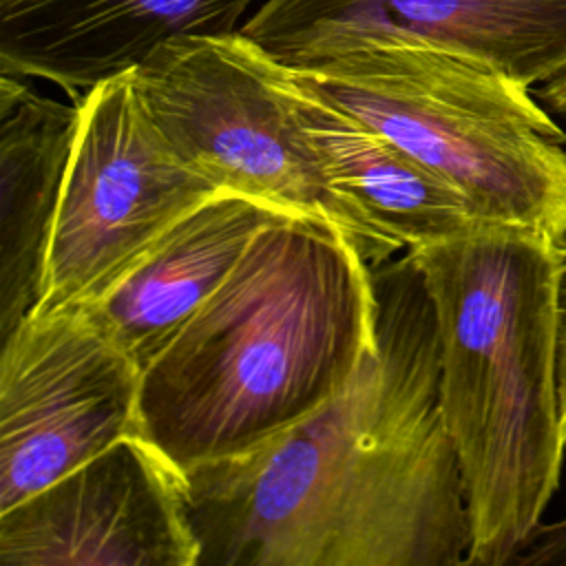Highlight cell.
Masks as SVG:
<instances>
[{"label":"cell","instance_id":"277c9868","mask_svg":"<svg viewBox=\"0 0 566 566\" xmlns=\"http://www.w3.org/2000/svg\"><path fill=\"white\" fill-rule=\"evenodd\" d=\"M292 71L451 186L478 221L566 243V133L528 86L413 42H371Z\"/></svg>","mask_w":566,"mask_h":566},{"label":"cell","instance_id":"8fae6325","mask_svg":"<svg viewBox=\"0 0 566 566\" xmlns=\"http://www.w3.org/2000/svg\"><path fill=\"white\" fill-rule=\"evenodd\" d=\"M283 210L219 190L177 219L84 307L144 371L223 285L254 234Z\"/></svg>","mask_w":566,"mask_h":566},{"label":"cell","instance_id":"9a60e30c","mask_svg":"<svg viewBox=\"0 0 566 566\" xmlns=\"http://www.w3.org/2000/svg\"><path fill=\"white\" fill-rule=\"evenodd\" d=\"M557 387H559V422L566 440V243L559 250V294H557Z\"/></svg>","mask_w":566,"mask_h":566},{"label":"cell","instance_id":"5b68a950","mask_svg":"<svg viewBox=\"0 0 566 566\" xmlns=\"http://www.w3.org/2000/svg\"><path fill=\"white\" fill-rule=\"evenodd\" d=\"M170 148L217 188L340 230L371 268L398 252L332 184L283 82V64L254 40L181 38L130 71Z\"/></svg>","mask_w":566,"mask_h":566},{"label":"cell","instance_id":"2e32d148","mask_svg":"<svg viewBox=\"0 0 566 566\" xmlns=\"http://www.w3.org/2000/svg\"><path fill=\"white\" fill-rule=\"evenodd\" d=\"M542 102L553 111L557 113L562 119H566V73L548 84H544L542 93H539Z\"/></svg>","mask_w":566,"mask_h":566},{"label":"cell","instance_id":"7c38bea8","mask_svg":"<svg viewBox=\"0 0 566 566\" xmlns=\"http://www.w3.org/2000/svg\"><path fill=\"white\" fill-rule=\"evenodd\" d=\"M77 102L60 104L0 71V332L9 336L35 307Z\"/></svg>","mask_w":566,"mask_h":566},{"label":"cell","instance_id":"8992f818","mask_svg":"<svg viewBox=\"0 0 566 566\" xmlns=\"http://www.w3.org/2000/svg\"><path fill=\"white\" fill-rule=\"evenodd\" d=\"M75 102L77 128L31 312L99 298L177 219L221 190L170 148L130 73Z\"/></svg>","mask_w":566,"mask_h":566},{"label":"cell","instance_id":"6da1fadb","mask_svg":"<svg viewBox=\"0 0 566 566\" xmlns=\"http://www.w3.org/2000/svg\"><path fill=\"white\" fill-rule=\"evenodd\" d=\"M369 272L376 340L349 385L259 447L184 473L197 566H455L469 553L422 272L409 250Z\"/></svg>","mask_w":566,"mask_h":566},{"label":"cell","instance_id":"52a82bcc","mask_svg":"<svg viewBox=\"0 0 566 566\" xmlns=\"http://www.w3.org/2000/svg\"><path fill=\"white\" fill-rule=\"evenodd\" d=\"M142 369L84 305L31 312L2 338L0 511L142 436Z\"/></svg>","mask_w":566,"mask_h":566},{"label":"cell","instance_id":"ba28073f","mask_svg":"<svg viewBox=\"0 0 566 566\" xmlns=\"http://www.w3.org/2000/svg\"><path fill=\"white\" fill-rule=\"evenodd\" d=\"M239 31L290 69L413 42L528 88L566 73V0H265Z\"/></svg>","mask_w":566,"mask_h":566},{"label":"cell","instance_id":"30bf717a","mask_svg":"<svg viewBox=\"0 0 566 566\" xmlns=\"http://www.w3.org/2000/svg\"><path fill=\"white\" fill-rule=\"evenodd\" d=\"M254 0H0V71L77 95L181 38L230 35Z\"/></svg>","mask_w":566,"mask_h":566},{"label":"cell","instance_id":"3957f363","mask_svg":"<svg viewBox=\"0 0 566 566\" xmlns=\"http://www.w3.org/2000/svg\"><path fill=\"white\" fill-rule=\"evenodd\" d=\"M559 250L533 230L482 221L409 250L436 314L440 409L464 480L469 553L480 557L542 522L559 486Z\"/></svg>","mask_w":566,"mask_h":566},{"label":"cell","instance_id":"7a4b0ae2","mask_svg":"<svg viewBox=\"0 0 566 566\" xmlns=\"http://www.w3.org/2000/svg\"><path fill=\"white\" fill-rule=\"evenodd\" d=\"M376 340L369 265L332 223L283 212L142 371L139 427L181 475L287 431Z\"/></svg>","mask_w":566,"mask_h":566},{"label":"cell","instance_id":"5bb4252c","mask_svg":"<svg viewBox=\"0 0 566 566\" xmlns=\"http://www.w3.org/2000/svg\"><path fill=\"white\" fill-rule=\"evenodd\" d=\"M455 566H566V513L555 522H537L495 557L467 553Z\"/></svg>","mask_w":566,"mask_h":566},{"label":"cell","instance_id":"4fadbf2b","mask_svg":"<svg viewBox=\"0 0 566 566\" xmlns=\"http://www.w3.org/2000/svg\"><path fill=\"white\" fill-rule=\"evenodd\" d=\"M294 113L332 184L402 250L480 223L467 201L394 142L336 108L283 66Z\"/></svg>","mask_w":566,"mask_h":566},{"label":"cell","instance_id":"9c48e42d","mask_svg":"<svg viewBox=\"0 0 566 566\" xmlns=\"http://www.w3.org/2000/svg\"><path fill=\"white\" fill-rule=\"evenodd\" d=\"M184 475L130 436L0 511V566H197Z\"/></svg>","mask_w":566,"mask_h":566}]
</instances>
